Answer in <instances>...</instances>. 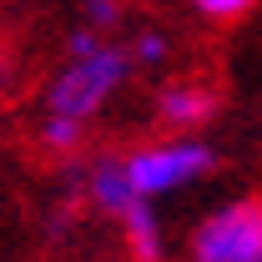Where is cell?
<instances>
[{
    "label": "cell",
    "instance_id": "cell-1",
    "mask_svg": "<svg viewBox=\"0 0 262 262\" xmlns=\"http://www.w3.org/2000/svg\"><path fill=\"white\" fill-rule=\"evenodd\" d=\"M131 66H136L131 61V46H111L106 35L81 26L71 35V61L46 86V111L71 116V121H91L101 106L126 86Z\"/></svg>",
    "mask_w": 262,
    "mask_h": 262
},
{
    "label": "cell",
    "instance_id": "cell-2",
    "mask_svg": "<svg viewBox=\"0 0 262 262\" xmlns=\"http://www.w3.org/2000/svg\"><path fill=\"white\" fill-rule=\"evenodd\" d=\"M121 166H126L136 196L157 202V196H171L192 182H202L217 166V151L196 136H171V141H157V146H141V151L121 157Z\"/></svg>",
    "mask_w": 262,
    "mask_h": 262
},
{
    "label": "cell",
    "instance_id": "cell-3",
    "mask_svg": "<svg viewBox=\"0 0 262 262\" xmlns=\"http://www.w3.org/2000/svg\"><path fill=\"white\" fill-rule=\"evenodd\" d=\"M196 262H262V207L257 202H227L212 212L192 237Z\"/></svg>",
    "mask_w": 262,
    "mask_h": 262
},
{
    "label": "cell",
    "instance_id": "cell-4",
    "mask_svg": "<svg viewBox=\"0 0 262 262\" xmlns=\"http://www.w3.org/2000/svg\"><path fill=\"white\" fill-rule=\"evenodd\" d=\"M157 116H162L171 131H196L217 116V91L207 81H171L157 96Z\"/></svg>",
    "mask_w": 262,
    "mask_h": 262
},
{
    "label": "cell",
    "instance_id": "cell-5",
    "mask_svg": "<svg viewBox=\"0 0 262 262\" xmlns=\"http://www.w3.org/2000/svg\"><path fill=\"white\" fill-rule=\"evenodd\" d=\"M86 196L96 202V212H106V217H121L131 202H141L136 187H131V177H126V166H121V157H96L86 166Z\"/></svg>",
    "mask_w": 262,
    "mask_h": 262
},
{
    "label": "cell",
    "instance_id": "cell-6",
    "mask_svg": "<svg viewBox=\"0 0 262 262\" xmlns=\"http://www.w3.org/2000/svg\"><path fill=\"white\" fill-rule=\"evenodd\" d=\"M121 222V237H126V247H131V257H141V262H157L166 252V237H162V222H157V212H151V202L141 196V202H131L126 212L116 217Z\"/></svg>",
    "mask_w": 262,
    "mask_h": 262
},
{
    "label": "cell",
    "instance_id": "cell-7",
    "mask_svg": "<svg viewBox=\"0 0 262 262\" xmlns=\"http://www.w3.org/2000/svg\"><path fill=\"white\" fill-rule=\"evenodd\" d=\"M35 136H40V146H46V151H56V157H76V151L86 146V121H71V116L46 111Z\"/></svg>",
    "mask_w": 262,
    "mask_h": 262
},
{
    "label": "cell",
    "instance_id": "cell-8",
    "mask_svg": "<svg viewBox=\"0 0 262 262\" xmlns=\"http://www.w3.org/2000/svg\"><path fill=\"white\" fill-rule=\"evenodd\" d=\"M121 0H86V31H96V35H106V31H116L121 26Z\"/></svg>",
    "mask_w": 262,
    "mask_h": 262
},
{
    "label": "cell",
    "instance_id": "cell-9",
    "mask_svg": "<svg viewBox=\"0 0 262 262\" xmlns=\"http://www.w3.org/2000/svg\"><path fill=\"white\" fill-rule=\"evenodd\" d=\"M166 51H171V40H166L162 31H141L131 40V61H141V66H162Z\"/></svg>",
    "mask_w": 262,
    "mask_h": 262
},
{
    "label": "cell",
    "instance_id": "cell-10",
    "mask_svg": "<svg viewBox=\"0 0 262 262\" xmlns=\"http://www.w3.org/2000/svg\"><path fill=\"white\" fill-rule=\"evenodd\" d=\"M196 15H207V20H242L257 0H192Z\"/></svg>",
    "mask_w": 262,
    "mask_h": 262
},
{
    "label": "cell",
    "instance_id": "cell-11",
    "mask_svg": "<svg viewBox=\"0 0 262 262\" xmlns=\"http://www.w3.org/2000/svg\"><path fill=\"white\" fill-rule=\"evenodd\" d=\"M15 81H20V61H15V46H10V40H0V96H10V91H15Z\"/></svg>",
    "mask_w": 262,
    "mask_h": 262
}]
</instances>
